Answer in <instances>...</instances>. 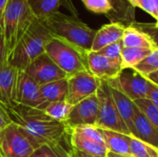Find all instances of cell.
Instances as JSON below:
<instances>
[{
    "label": "cell",
    "mask_w": 158,
    "mask_h": 157,
    "mask_svg": "<svg viewBox=\"0 0 158 157\" xmlns=\"http://www.w3.org/2000/svg\"><path fill=\"white\" fill-rule=\"evenodd\" d=\"M11 122L17 124L30 140L35 150L45 143H60L71 149L69 140V127L47 116L44 111L16 105H5Z\"/></svg>",
    "instance_id": "6da1fadb"
},
{
    "label": "cell",
    "mask_w": 158,
    "mask_h": 157,
    "mask_svg": "<svg viewBox=\"0 0 158 157\" xmlns=\"http://www.w3.org/2000/svg\"><path fill=\"white\" fill-rule=\"evenodd\" d=\"M54 37L45 21L36 19L9 53L8 63L18 70H25L35 58L45 53V46Z\"/></svg>",
    "instance_id": "7a4b0ae2"
},
{
    "label": "cell",
    "mask_w": 158,
    "mask_h": 157,
    "mask_svg": "<svg viewBox=\"0 0 158 157\" xmlns=\"http://www.w3.org/2000/svg\"><path fill=\"white\" fill-rule=\"evenodd\" d=\"M55 37L60 38L85 52H91L96 30L90 28L77 16L56 12L44 19Z\"/></svg>",
    "instance_id": "3957f363"
},
{
    "label": "cell",
    "mask_w": 158,
    "mask_h": 157,
    "mask_svg": "<svg viewBox=\"0 0 158 157\" xmlns=\"http://www.w3.org/2000/svg\"><path fill=\"white\" fill-rule=\"evenodd\" d=\"M36 19L27 0L7 1L3 16V30L8 55Z\"/></svg>",
    "instance_id": "277c9868"
},
{
    "label": "cell",
    "mask_w": 158,
    "mask_h": 157,
    "mask_svg": "<svg viewBox=\"0 0 158 157\" xmlns=\"http://www.w3.org/2000/svg\"><path fill=\"white\" fill-rule=\"evenodd\" d=\"M45 53L68 78L81 71L89 70L88 52L60 38L54 37L45 46Z\"/></svg>",
    "instance_id": "5b68a950"
},
{
    "label": "cell",
    "mask_w": 158,
    "mask_h": 157,
    "mask_svg": "<svg viewBox=\"0 0 158 157\" xmlns=\"http://www.w3.org/2000/svg\"><path fill=\"white\" fill-rule=\"evenodd\" d=\"M99 105L97 128L114 130L125 135H131L129 129L120 117L116 103L111 94L110 86L106 81L101 80V84L96 92Z\"/></svg>",
    "instance_id": "8992f818"
},
{
    "label": "cell",
    "mask_w": 158,
    "mask_h": 157,
    "mask_svg": "<svg viewBox=\"0 0 158 157\" xmlns=\"http://www.w3.org/2000/svg\"><path fill=\"white\" fill-rule=\"evenodd\" d=\"M69 140L71 148L96 155L106 157L108 150L104 137L95 126L69 127Z\"/></svg>",
    "instance_id": "52a82bcc"
},
{
    "label": "cell",
    "mask_w": 158,
    "mask_h": 157,
    "mask_svg": "<svg viewBox=\"0 0 158 157\" xmlns=\"http://www.w3.org/2000/svg\"><path fill=\"white\" fill-rule=\"evenodd\" d=\"M35 148L22 130L11 122L0 132V153L3 157H31Z\"/></svg>",
    "instance_id": "ba28073f"
},
{
    "label": "cell",
    "mask_w": 158,
    "mask_h": 157,
    "mask_svg": "<svg viewBox=\"0 0 158 157\" xmlns=\"http://www.w3.org/2000/svg\"><path fill=\"white\" fill-rule=\"evenodd\" d=\"M109 86L126 94L131 100L146 98L150 81L133 68L122 69L116 79L106 81Z\"/></svg>",
    "instance_id": "9c48e42d"
},
{
    "label": "cell",
    "mask_w": 158,
    "mask_h": 157,
    "mask_svg": "<svg viewBox=\"0 0 158 157\" xmlns=\"http://www.w3.org/2000/svg\"><path fill=\"white\" fill-rule=\"evenodd\" d=\"M13 103L43 111L49 105L42 98L40 85L24 70H18Z\"/></svg>",
    "instance_id": "30bf717a"
},
{
    "label": "cell",
    "mask_w": 158,
    "mask_h": 157,
    "mask_svg": "<svg viewBox=\"0 0 158 157\" xmlns=\"http://www.w3.org/2000/svg\"><path fill=\"white\" fill-rule=\"evenodd\" d=\"M101 80L89 70L81 71L68 78V94L66 102L72 106L96 93Z\"/></svg>",
    "instance_id": "8fae6325"
},
{
    "label": "cell",
    "mask_w": 158,
    "mask_h": 157,
    "mask_svg": "<svg viewBox=\"0 0 158 157\" xmlns=\"http://www.w3.org/2000/svg\"><path fill=\"white\" fill-rule=\"evenodd\" d=\"M24 71L40 86L68 78L67 74L48 56L46 53H44L35 58Z\"/></svg>",
    "instance_id": "7c38bea8"
},
{
    "label": "cell",
    "mask_w": 158,
    "mask_h": 157,
    "mask_svg": "<svg viewBox=\"0 0 158 157\" xmlns=\"http://www.w3.org/2000/svg\"><path fill=\"white\" fill-rule=\"evenodd\" d=\"M99 105L96 93L71 107L66 124L69 128L78 126H96Z\"/></svg>",
    "instance_id": "4fadbf2b"
},
{
    "label": "cell",
    "mask_w": 158,
    "mask_h": 157,
    "mask_svg": "<svg viewBox=\"0 0 158 157\" xmlns=\"http://www.w3.org/2000/svg\"><path fill=\"white\" fill-rule=\"evenodd\" d=\"M88 67L94 76L103 81L116 79L122 70L121 62L109 59L93 51L88 53Z\"/></svg>",
    "instance_id": "5bb4252c"
},
{
    "label": "cell",
    "mask_w": 158,
    "mask_h": 157,
    "mask_svg": "<svg viewBox=\"0 0 158 157\" xmlns=\"http://www.w3.org/2000/svg\"><path fill=\"white\" fill-rule=\"evenodd\" d=\"M134 103V102H133ZM132 136L158 150V131L134 104Z\"/></svg>",
    "instance_id": "9a60e30c"
},
{
    "label": "cell",
    "mask_w": 158,
    "mask_h": 157,
    "mask_svg": "<svg viewBox=\"0 0 158 157\" xmlns=\"http://www.w3.org/2000/svg\"><path fill=\"white\" fill-rule=\"evenodd\" d=\"M33 14L37 19H46L49 16L59 12L61 6L69 9L74 16L78 17L77 9L71 0H27Z\"/></svg>",
    "instance_id": "2e32d148"
},
{
    "label": "cell",
    "mask_w": 158,
    "mask_h": 157,
    "mask_svg": "<svg viewBox=\"0 0 158 157\" xmlns=\"http://www.w3.org/2000/svg\"><path fill=\"white\" fill-rule=\"evenodd\" d=\"M126 27L118 22H110L102 26L98 31L93 43L92 50L93 52H98L104 47L118 42L122 39Z\"/></svg>",
    "instance_id": "e0dca14e"
},
{
    "label": "cell",
    "mask_w": 158,
    "mask_h": 157,
    "mask_svg": "<svg viewBox=\"0 0 158 157\" xmlns=\"http://www.w3.org/2000/svg\"><path fill=\"white\" fill-rule=\"evenodd\" d=\"M18 69L9 63L0 67V103L6 106L13 105Z\"/></svg>",
    "instance_id": "ac0fdd59"
},
{
    "label": "cell",
    "mask_w": 158,
    "mask_h": 157,
    "mask_svg": "<svg viewBox=\"0 0 158 157\" xmlns=\"http://www.w3.org/2000/svg\"><path fill=\"white\" fill-rule=\"evenodd\" d=\"M109 85V84H108ZM111 94L116 103L117 108L123 121L125 122L127 128L129 129L131 135H132L134 130L133 126V114H134V103L126 94H124L119 90L110 86Z\"/></svg>",
    "instance_id": "d6986e66"
},
{
    "label": "cell",
    "mask_w": 158,
    "mask_h": 157,
    "mask_svg": "<svg viewBox=\"0 0 158 157\" xmlns=\"http://www.w3.org/2000/svg\"><path fill=\"white\" fill-rule=\"evenodd\" d=\"M113 12L110 17L111 22H118L125 27L131 26L136 21L135 7L128 0H109Z\"/></svg>",
    "instance_id": "ffe728a7"
},
{
    "label": "cell",
    "mask_w": 158,
    "mask_h": 157,
    "mask_svg": "<svg viewBox=\"0 0 158 157\" xmlns=\"http://www.w3.org/2000/svg\"><path fill=\"white\" fill-rule=\"evenodd\" d=\"M100 131L104 137L108 152L117 155H131L128 135L110 130H104V129H100Z\"/></svg>",
    "instance_id": "44dd1931"
},
{
    "label": "cell",
    "mask_w": 158,
    "mask_h": 157,
    "mask_svg": "<svg viewBox=\"0 0 158 157\" xmlns=\"http://www.w3.org/2000/svg\"><path fill=\"white\" fill-rule=\"evenodd\" d=\"M121 41L123 47H137L151 50L156 49L151 38L145 32L133 26L126 27Z\"/></svg>",
    "instance_id": "7402d4cb"
},
{
    "label": "cell",
    "mask_w": 158,
    "mask_h": 157,
    "mask_svg": "<svg viewBox=\"0 0 158 157\" xmlns=\"http://www.w3.org/2000/svg\"><path fill=\"white\" fill-rule=\"evenodd\" d=\"M40 92L42 98L47 104L66 101L68 94V78L41 85Z\"/></svg>",
    "instance_id": "603a6c76"
},
{
    "label": "cell",
    "mask_w": 158,
    "mask_h": 157,
    "mask_svg": "<svg viewBox=\"0 0 158 157\" xmlns=\"http://www.w3.org/2000/svg\"><path fill=\"white\" fill-rule=\"evenodd\" d=\"M153 50L137 47H123L121 52V68L122 69L135 67L144 59Z\"/></svg>",
    "instance_id": "cb8c5ba5"
},
{
    "label": "cell",
    "mask_w": 158,
    "mask_h": 157,
    "mask_svg": "<svg viewBox=\"0 0 158 157\" xmlns=\"http://www.w3.org/2000/svg\"><path fill=\"white\" fill-rule=\"evenodd\" d=\"M128 142L131 155L134 157H158L156 148L142 142L132 135H128Z\"/></svg>",
    "instance_id": "d4e9b609"
},
{
    "label": "cell",
    "mask_w": 158,
    "mask_h": 157,
    "mask_svg": "<svg viewBox=\"0 0 158 157\" xmlns=\"http://www.w3.org/2000/svg\"><path fill=\"white\" fill-rule=\"evenodd\" d=\"M69 150L60 143H45L37 148L31 157H69Z\"/></svg>",
    "instance_id": "484cf974"
},
{
    "label": "cell",
    "mask_w": 158,
    "mask_h": 157,
    "mask_svg": "<svg viewBox=\"0 0 158 157\" xmlns=\"http://www.w3.org/2000/svg\"><path fill=\"white\" fill-rule=\"evenodd\" d=\"M72 105L66 101H58L50 103L45 108L44 113L56 121L66 123Z\"/></svg>",
    "instance_id": "4316f807"
},
{
    "label": "cell",
    "mask_w": 158,
    "mask_h": 157,
    "mask_svg": "<svg viewBox=\"0 0 158 157\" xmlns=\"http://www.w3.org/2000/svg\"><path fill=\"white\" fill-rule=\"evenodd\" d=\"M133 68L143 77H147L151 73L158 70V49L153 50L144 59L137 64Z\"/></svg>",
    "instance_id": "83f0119b"
},
{
    "label": "cell",
    "mask_w": 158,
    "mask_h": 157,
    "mask_svg": "<svg viewBox=\"0 0 158 157\" xmlns=\"http://www.w3.org/2000/svg\"><path fill=\"white\" fill-rule=\"evenodd\" d=\"M136 106L143 112V114L148 118L153 126L158 131V108L147 98L138 99L133 101Z\"/></svg>",
    "instance_id": "f1b7e54d"
},
{
    "label": "cell",
    "mask_w": 158,
    "mask_h": 157,
    "mask_svg": "<svg viewBox=\"0 0 158 157\" xmlns=\"http://www.w3.org/2000/svg\"><path fill=\"white\" fill-rule=\"evenodd\" d=\"M85 7L95 13V14H104L108 19L112 16L113 7L109 0H81Z\"/></svg>",
    "instance_id": "f546056e"
},
{
    "label": "cell",
    "mask_w": 158,
    "mask_h": 157,
    "mask_svg": "<svg viewBox=\"0 0 158 157\" xmlns=\"http://www.w3.org/2000/svg\"><path fill=\"white\" fill-rule=\"evenodd\" d=\"M121 40L104 47L103 49L99 50L97 53L109 58V59L121 62V52L123 49V44H122Z\"/></svg>",
    "instance_id": "4dcf8cb0"
},
{
    "label": "cell",
    "mask_w": 158,
    "mask_h": 157,
    "mask_svg": "<svg viewBox=\"0 0 158 157\" xmlns=\"http://www.w3.org/2000/svg\"><path fill=\"white\" fill-rule=\"evenodd\" d=\"M131 26H133V27L139 29L140 31L145 32L151 38L154 44L158 49V27L156 23H146V22L143 23V22L135 21Z\"/></svg>",
    "instance_id": "1f68e13d"
},
{
    "label": "cell",
    "mask_w": 158,
    "mask_h": 157,
    "mask_svg": "<svg viewBox=\"0 0 158 157\" xmlns=\"http://www.w3.org/2000/svg\"><path fill=\"white\" fill-rule=\"evenodd\" d=\"M128 1L134 7L142 8L145 12L150 14L152 17H154L156 19H157L158 7L155 0H128Z\"/></svg>",
    "instance_id": "d6a6232c"
},
{
    "label": "cell",
    "mask_w": 158,
    "mask_h": 157,
    "mask_svg": "<svg viewBox=\"0 0 158 157\" xmlns=\"http://www.w3.org/2000/svg\"><path fill=\"white\" fill-rule=\"evenodd\" d=\"M7 56H8V53H7V49L6 45L4 30H3L2 24L0 23V67L5 66L8 63Z\"/></svg>",
    "instance_id": "836d02e7"
},
{
    "label": "cell",
    "mask_w": 158,
    "mask_h": 157,
    "mask_svg": "<svg viewBox=\"0 0 158 157\" xmlns=\"http://www.w3.org/2000/svg\"><path fill=\"white\" fill-rule=\"evenodd\" d=\"M146 98L152 101V103L158 108V86L152 83L151 81L149 84V89Z\"/></svg>",
    "instance_id": "e575fe53"
},
{
    "label": "cell",
    "mask_w": 158,
    "mask_h": 157,
    "mask_svg": "<svg viewBox=\"0 0 158 157\" xmlns=\"http://www.w3.org/2000/svg\"><path fill=\"white\" fill-rule=\"evenodd\" d=\"M10 123H11V120H10L7 113L6 112L4 104L0 103V132Z\"/></svg>",
    "instance_id": "d590c367"
},
{
    "label": "cell",
    "mask_w": 158,
    "mask_h": 157,
    "mask_svg": "<svg viewBox=\"0 0 158 157\" xmlns=\"http://www.w3.org/2000/svg\"><path fill=\"white\" fill-rule=\"evenodd\" d=\"M69 157H100V156H96V155H91V154H88V153H85V152H82V151L77 150V149L71 148V149L69 150Z\"/></svg>",
    "instance_id": "8d00e7d4"
},
{
    "label": "cell",
    "mask_w": 158,
    "mask_h": 157,
    "mask_svg": "<svg viewBox=\"0 0 158 157\" xmlns=\"http://www.w3.org/2000/svg\"><path fill=\"white\" fill-rule=\"evenodd\" d=\"M8 0H0V23L3 26V16Z\"/></svg>",
    "instance_id": "74e56055"
},
{
    "label": "cell",
    "mask_w": 158,
    "mask_h": 157,
    "mask_svg": "<svg viewBox=\"0 0 158 157\" xmlns=\"http://www.w3.org/2000/svg\"><path fill=\"white\" fill-rule=\"evenodd\" d=\"M146 79L149 81H151L152 83H154V84H156V85L158 86V70L156 71V72H154V73H151L150 75H148L146 77Z\"/></svg>",
    "instance_id": "f35d334b"
},
{
    "label": "cell",
    "mask_w": 158,
    "mask_h": 157,
    "mask_svg": "<svg viewBox=\"0 0 158 157\" xmlns=\"http://www.w3.org/2000/svg\"><path fill=\"white\" fill-rule=\"evenodd\" d=\"M106 157H134L132 155H117V154H114V153H110L108 152L107 153V155Z\"/></svg>",
    "instance_id": "ab89813d"
},
{
    "label": "cell",
    "mask_w": 158,
    "mask_h": 157,
    "mask_svg": "<svg viewBox=\"0 0 158 157\" xmlns=\"http://www.w3.org/2000/svg\"><path fill=\"white\" fill-rule=\"evenodd\" d=\"M155 2H156V6H157L158 7V0H155Z\"/></svg>",
    "instance_id": "60d3db41"
},
{
    "label": "cell",
    "mask_w": 158,
    "mask_h": 157,
    "mask_svg": "<svg viewBox=\"0 0 158 157\" xmlns=\"http://www.w3.org/2000/svg\"><path fill=\"white\" fill-rule=\"evenodd\" d=\"M157 13H158V11H157ZM156 24H158V17H157V19H156Z\"/></svg>",
    "instance_id": "b9f144b4"
},
{
    "label": "cell",
    "mask_w": 158,
    "mask_h": 157,
    "mask_svg": "<svg viewBox=\"0 0 158 157\" xmlns=\"http://www.w3.org/2000/svg\"><path fill=\"white\" fill-rule=\"evenodd\" d=\"M0 157H3L2 156V155H1V153H0Z\"/></svg>",
    "instance_id": "7bdbcfd3"
},
{
    "label": "cell",
    "mask_w": 158,
    "mask_h": 157,
    "mask_svg": "<svg viewBox=\"0 0 158 157\" xmlns=\"http://www.w3.org/2000/svg\"><path fill=\"white\" fill-rule=\"evenodd\" d=\"M156 26H157V27H158V24H156Z\"/></svg>",
    "instance_id": "ee69618b"
}]
</instances>
